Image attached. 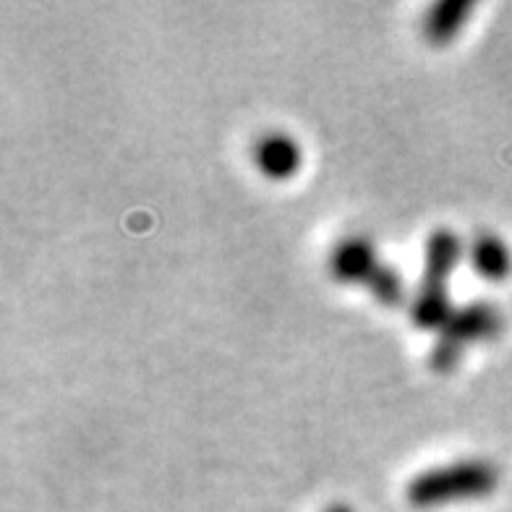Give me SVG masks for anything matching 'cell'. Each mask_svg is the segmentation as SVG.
Listing matches in <instances>:
<instances>
[{"mask_svg": "<svg viewBox=\"0 0 512 512\" xmlns=\"http://www.w3.org/2000/svg\"><path fill=\"white\" fill-rule=\"evenodd\" d=\"M505 332V314L492 301H471L452 311L450 322L437 332L432 351H429V366L437 374H450L460 366L465 351L471 345L489 343Z\"/></svg>", "mask_w": 512, "mask_h": 512, "instance_id": "cell-2", "label": "cell"}, {"mask_svg": "<svg viewBox=\"0 0 512 512\" xmlns=\"http://www.w3.org/2000/svg\"><path fill=\"white\" fill-rule=\"evenodd\" d=\"M324 512H353V510L348 505H340V502H337V505H330Z\"/></svg>", "mask_w": 512, "mask_h": 512, "instance_id": "cell-9", "label": "cell"}, {"mask_svg": "<svg viewBox=\"0 0 512 512\" xmlns=\"http://www.w3.org/2000/svg\"><path fill=\"white\" fill-rule=\"evenodd\" d=\"M304 160L301 144L285 131H270L256 139L254 162L259 173L270 181H288L298 173Z\"/></svg>", "mask_w": 512, "mask_h": 512, "instance_id": "cell-4", "label": "cell"}, {"mask_svg": "<svg viewBox=\"0 0 512 512\" xmlns=\"http://www.w3.org/2000/svg\"><path fill=\"white\" fill-rule=\"evenodd\" d=\"M460 256H463V241L455 230L450 228H437L432 236L426 238L424 249V288H439L450 290L452 270L458 267Z\"/></svg>", "mask_w": 512, "mask_h": 512, "instance_id": "cell-5", "label": "cell"}, {"mask_svg": "<svg viewBox=\"0 0 512 512\" xmlns=\"http://www.w3.org/2000/svg\"><path fill=\"white\" fill-rule=\"evenodd\" d=\"M379 264L382 259L366 236H348L337 241L327 256V270L332 280L343 285H366Z\"/></svg>", "mask_w": 512, "mask_h": 512, "instance_id": "cell-3", "label": "cell"}, {"mask_svg": "<svg viewBox=\"0 0 512 512\" xmlns=\"http://www.w3.org/2000/svg\"><path fill=\"white\" fill-rule=\"evenodd\" d=\"M476 11L471 0H442L434 3L424 16L421 32L432 48H447L455 37L465 29L471 14Z\"/></svg>", "mask_w": 512, "mask_h": 512, "instance_id": "cell-7", "label": "cell"}, {"mask_svg": "<svg viewBox=\"0 0 512 512\" xmlns=\"http://www.w3.org/2000/svg\"><path fill=\"white\" fill-rule=\"evenodd\" d=\"M468 259L473 272L486 283H505L512 275V249L492 230H481L468 243Z\"/></svg>", "mask_w": 512, "mask_h": 512, "instance_id": "cell-6", "label": "cell"}, {"mask_svg": "<svg viewBox=\"0 0 512 512\" xmlns=\"http://www.w3.org/2000/svg\"><path fill=\"white\" fill-rule=\"evenodd\" d=\"M499 468L492 460L465 458L416 473L405 486V499L416 510H437L465 499H484L497 492Z\"/></svg>", "mask_w": 512, "mask_h": 512, "instance_id": "cell-1", "label": "cell"}, {"mask_svg": "<svg viewBox=\"0 0 512 512\" xmlns=\"http://www.w3.org/2000/svg\"><path fill=\"white\" fill-rule=\"evenodd\" d=\"M364 288L369 290L377 304L387 306V309H398L408 301V288H405L403 275L392 264H379L377 272L369 277V283Z\"/></svg>", "mask_w": 512, "mask_h": 512, "instance_id": "cell-8", "label": "cell"}]
</instances>
